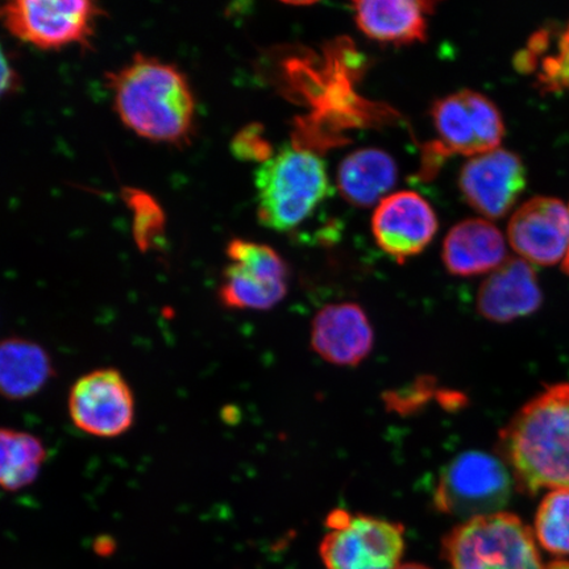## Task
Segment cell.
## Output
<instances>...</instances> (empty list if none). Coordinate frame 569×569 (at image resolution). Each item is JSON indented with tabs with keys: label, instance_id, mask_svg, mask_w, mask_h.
<instances>
[{
	"label": "cell",
	"instance_id": "obj_1",
	"mask_svg": "<svg viewBox=\"0 0 569 569\" xmlns=\"http://www.w3.org/2000/svg\"><path fill=\"white\" fill-rule=\"evenodd\" d=\"M109 88L128 130L160 144H187L194 130L197 106L180 68L156 57L134 54L109 74Z\"/></svg>",
	"mask_w": 569,
	"mask_h": 569
},
{
	"label": "cell",
	"instance_id": "obj_2",
	"mask_svg": "<svg viewBox=\"0 0 569 569\" xmlns=\"http://www.w3.org/2000/svg\"><path fill=\"white\" fill-rule=\"evenodd\" d=\"M500 448L521 492L569 489V382L526 403L501 432Z\"/></svg>",
	"mask_w": 569,
	"mask_h": 569
},
{
	"label": "cell",
	"instance_id": "obj_3",
	"mask_svg": "<svg viewBox=\"0 0 569 569\" xmlns=\"http://www.w3.org/2000/svg\"><path fill=\"white\" fill-rule=\"evenodd\" d=\"M254 183L260 223L279 232L305 222L331 190L323 160L290 147L261 163Z\"/></svg>",
	"mask_w": 569,
	"mask_h": 569
},
{
	"label": "cell",
	"instance_id": "obj_4",
	"mask_svg": "<svg viewBox=\"0 0 569 569\" xmlns=\"http://www.w3.org/2000/svg\"><path fill=\"white\" fill-rule=\"evenodd\" d=\"M447 569H549L536 537L515 515L466 519L442 540Z\"/></svg>",
	"mask_w": 569,
	"mask_h": 569
},
{
	"label": "cell",
	"instance_id": "obj_5",
	"mask_svg": "<svg viewBox=\"0 0 569 569\" xmlns=\"http://www.w3.org/2000/svg\"><path fill=\"white\" fill-rule=\"evenodd\" d=\"M319 546L326 569H397L405 552L403 526L388 519L333 510Z\"/></svg>",
	"mask_w": 569,
	"mask_h": 569
},
{
	"label": "cell",
	"instance_id": "obj_6",
	"mask_svg": "<svg viewBox=\"0 0 569 569\" xmlns=\"http://www.w3.org/2000/svg\"><path fill=\"white\" fill-rule=\"evenodd\" d=\"M513 490L510 469L493 455L471 451L460 453L448 465L433 493L440 513L480 517L500 513Z\"/></svg>",
	"mask_w": 569,
	"mask_h": 569
},
{
	"label": "cell",
	"instance_id": "obj_7",
	"mask_svg": "<svg viewBox=\"0 0 569 569\" xmlns=\"http://www.w3.org/2000/svg\"><path fill=\"white\" fill-rule=\"evenodd\" d=\"M102 10L89 0H18L0 4V21L20 41L40 49L88 44Z\"/></svg>",
	"mask_w": 569,
	"mask_h": 569
},
{
	"label": "cell",
	"instance_id": "obj_8",
	"mask_svg": "<svg viewBox=\"0 0 569 569\" xmlns=\"http://www.w3.org/2000/svg\"><path fill=\"white\" fill-rule=\"evenodd\" d=\"M432 122L440 139V156L452 153L475 158L501 144L505 124L500 110L486 96L461 90L438 99L432 106Z\"/></svg>",
	"mask_w": 569,
	"mask_h": 569
},
{
	"label": "cell",
	"instance_id": "obj_9",
	"mask_svg": "<svg viewBox=\"0 0 569 569\" xmlns=\"http://www.w3.org/2000/svg\"><path fill=\"white\" fill-rule=\"evenodd\" d=\"M71 422L88 436L103 439L123 436L134 422V397L124 376L113 368L83 375L70 389Z\"/></svg>",
	"mask_w": 569,
	"mask_h": 569
},
{
	"label": "cell",
	"instance_id": "obj_10",
	"mask_svg": "<svg viewBox=\"0 0 569 569\" xmlns=\"http://www.w3.org/2000/svg\"><path fill=\"white\" fill-rule=\"evenodd\" d=\"M459 188L467 203L481 216L502 218L523 193L526 168L519 156L497 148L465 163Z\"/></svg>",
	"mask_w": 569,
	"mask_h": 569
},
{
	"label": "cell",
	"instance_id": "obj_11",
	"mask_svg": "<svg viewBox=\"0 0 569 569\" xmlns=\"http://www.w3.org/2000/svg\"><path fill=\"white\" fill-rule=\"evenodd\" d=\"M377 246L398 262L422 253L438 232L431 204L415 191H398L377 204L372 218Z\"/></svg>",
	"mask_w": 569,
	"mask_h": 569
},
{
	"label": "cell",
	"instance_id": "obj_12",
	"mask_svg": "<svg viewBox=\"0 0 569 569\" xmlns=\"http://www.w3.org/2000/svg\"><path fill=\"white\" fill-rule=\"evenodd\" d=\"M508 238L530 264L551 267L563 262L569 249V208L557 198H531L511 217Z\"/></svg>",
	"mask_w": 569,
	"mask_h": 569
},
{
	"label": "cell",
	"instance_id": "obj_13",
	"mask_svg": "<svg viewBox=\"0 0 569 569\" xmlns=\"http://www.w3.org/2000/svg\"><path fill=\"white\" fill-rule=\"evenodd\" d=\"M373 341L372 325L359 305L325 306L312 320L311 346L333 366H359L371 353Z\"/></svg>",
	"mask_w": 569,
	"mask_h": 569
},
{
	"label": "cell",
	"instance_id": "obj_14",
	"mask_svg": "<svg viewBox=\"0 0 569 569\" xmlns=\"http://www.w3.org/2000/svg\"><path fill=\"white\" fill-rule=\"evenodd\" d=\"M542 300V290L530 262L511 258L505 260L482 282L478 293V310L492 322L508 323L536 312Z\"/></svg>",
	"mask_w": 569,
	"mask_h": 569
},
{
	"label": "cell",
	"instance_id": "obj_15",
	"mask_svg": "<svg viewBox=\"0 0 569 569\" xmlns=\"http://www.w3.org/2000/svg\"><path fill=\"white\" fill-rule=\"evenodd\" d=\"M507 258L503 234L487 219H466L453 226L443 243L448 272L471 277L493 272Z\"/></svg>",
	"mask_w": 569,
	"mask_h": 569
},
{
	"label": "cell",
	"instance_id": "obj_16",
	"mask_svg": "<svg viewBox=\"0 0 569 569\" xmlns=\"http://www.w3.org/2000/svg\"><path fill=\"white\" fill-rule=\"evenodd\" d=\"M355 20L367 38L403 46L425 41L427 13L433 3L410 0H360L353 4Z\"/></svg>",
	"mask_w": 569,
	"mask_h": 569
},
{
	"label": "cell",
	"instance_id": "obj_17",
	"mask_svg": "<svg viewBox=\"0 0 569 569\" xmlns=\"http://www.w3.org/2000/svg\"><path fill=\"white\" fill-rule=\"evenodd\" d=\"M53 372L44 347L26 338L0 340V396L6 400L23 401L38 395Z\"/></svg>",
	"mask_w": 569,
	"mask_h": 569
},
{
	"label": "cell",
	"instance_id": "obj_18",
	"mask_svg": "<svg viewBox=\"0 0 569 569\" xmlns=\"http://www.w3.org/2000/svg\"><path fill=\"white\" fill-rule=\"evenodd\" d=\"M398 168L382 149L362 148L347 156L338 170V188L347 202L369 208L396 187Z\"/></svg>",
	"mask_w": 569,
	"mask_h": 569
},
{
	"label": "cell",
	"instance_id": "obj_19",
	"mask_svg": "<svg viewBox=\"0 0 569 569\" xmlns=\"http://www.w3.org/2000/svg\"><path fill=\"white\" fill-rule=\"evenodd\" d=\"M48 458L33 433L0 427V489L17 492L32 486Z\"/></svg>",
	"mask_w": 569,
	"mask_h": 569
},
{
	"label": "cell",
	"instance_id": "obj_20",
	"mask_svg": "<svg viewBox=\"0 0 569 569\" xmlns=\"http://www.w3.org/2000/svg\"><path fill=\"white\" fill-rule=\"evenodd\" d=\"M288 293V281H277L232 264L224 269L219 298L226 308L268 310Z\"/></svg>",
	"mask_w": 569,
	"mask_h": 569
},
{
	"label": "cell",
	"instance_id": "obj_21",
	"mask_svg": "<svg viewBox=\"0 0 569 569\" xmlns=\"http://www.w3.org/2000/svg\"><path fill=\"white\" fill-rule=\"evenodd\" d=\"M536 538L546 551L569 557V489H555L540 502Z\"/></svg>",
	"mask_w": 569,
	"mask_h": 569
},
{
	"label": "cell",
	"instance_id": "obj_22",
	"mask_svg": "<svg viewBox=\"0 0 569 569\" xmlns=\"http://www.w3.org/2000/svg\"><path fill=\"white\" fill-rule=\"evenodd\" d=\"M124 194L127 206L132 211L134 241L142 251L151 249L158 243L166 226L161 206L154 198L139 189H127Z\"/></svg>",
	"mask_w": 569,
	"mask_h": 569
},
{
	"label": "cell",
	"instance_id": "obj_23",
	"mask_svg": "<svg viewBox=\"0 0 569 569\" xmlns=\"http://www.w3.org/2000/svg\"><path fill=\"white\" fill-rule=\"evenodd\" d=\"M227 256L232 264L277 281H288V267L281 256L266 244L244 239H233L227 246Z\"/></svg>",
	"mask_w": 569,
	"mask_h": 569
},
{
	"label": "cell",
	"instance_id": "obj_24",
	"mask_svg": "<svg viewBox=\"0 0 569 569\" xmlns=\"http://www.w3.org/2000/svg\"><path fill=\"white\" fill-rule=\"evenodd\" d=\"M538 82L546 91H569V24L558 41V51L540 63Z\"/></svg>",
	"mask_w": 569,
	"mask_h": 569
},
{
	"label": "cell",
	"instance_id": "obj_25",
	"mask_svg": "<svg viewBox=\"0 0 569 569\" xmlns=\"http://www.w3.org/2000/svg\"><path fill=\"white\" fill-rule=\"evenodd\" d=\"M234 154L244 160L261 159L267 161L269 146L256 127L246 128L232 142Z\"/></svg>",
	"mask_w": 569,
	"mask_h": 569
},
{
	"label": "cell",
	"instance_id": "obj_26",
	"mask_svg": "<svg viewBox=\"0 0 569 569\" xmlns=\"http://www.w3.org/2000/svg\"><path fill=\"white\" fill-rule=\"evenodd\" d=\"M18 74L7 60L3 48L0 47V98L10 94L17 88Z\"/></svg>",
	"mask_w": 569,
	"mask_h": 569
},
{
	"label": "cell",
	"instance_id": "obj_27",
	"mask_svg": "<svg viewBox=\"0 0 569 569\" xmlns=\"http://www.w3.org/2000/svg\"><path fill=\"white\" fill-rule=\"evenodd\" d=\"M549 569H569V561L566 560H557L551 561L550 565H547Z\"/></svg>",
	"mask_w": 569,
	"mask_h": 569
},
{
	"label": "cell",
	"instance_id": "obj_28",
	"mask_svg": "<svg viewBox=\"0 0 569 569\" xmlns=\"http://www.w3.org/2000/svg\"><path fill=\"white\" fill-rule=\"evenodd\" d=\"M397 569H431V568L426 567L423 565H419V563H407V565H401Z\"/></svg>",
	"mask_w": 569,
	"mask_h": 569
},
{
	"label": "cell",
	"instance_id": "obj_29",
	"mask_svg": "<svg viewBox=\"0 0 569 569\" xmlns=\"http://www.w3.org/2000/svg\"><path fill=\"white\" fill-rule=\"evenodd\" d=\"M563 270H565V273H567L569 276V249H568L566 259L563 261Z\"/></svg>",
	"mask_w": 569,
	"mask_h": 569
}]
</instances>
